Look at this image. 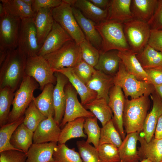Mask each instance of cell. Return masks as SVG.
<instances>
[{
  "instance_id": "cell-1",
  "label": "cell",
  "mask_w": 162,
  "mask_h": 162,
  "mask_svg": "<svg viewBox=\"0 0 162 162\" xmlns=\"http://www.w3.org/2000/svg\"><path fill=\"white\" fill-rule=\"evenodd\" d=\"M27 57L18 47L9 51L0 65V89L8 86L15 92L26 76Z\"/></svg>"
},
{
  "instance_id": "cell-2",
  "label": "cell",
  "mask_w": 162,
  "mask_h": 162,
  "mask_svg": "<svg viewBox=\"0 0 162 162\" xmlns=\"http://www.w3.org/2000/svg\"><path fill=\"white\" fill-rule=\"evenodd\" d=\"M150 106V101L148 96L131 100L125 98L123 120L127 134L142 131Z\"/></svg>"
},
{
  "instance_id": "cell-3",
  "label": "cell",
  "mask_w": 162,
  "mask_h": 162,
  "mask_svg": "<svg viewBox=\"0 0 162 162\" xmlns=\"http://www.w3.org/2000/svg\"><path fill=\"white\" fill-rule=\"evenodd\" d=\"M95 27L102 39L100 52L130 50L124 33L123 22L114 20H107L96 24Z\"/></svg>"
},
{
  "instance_id": "cell-4",
  "label": "cell",
  "mask_w": 162,
  "mask_h": 162,
  "mask_svg": "<svg viewBox=\"0 0 162 162\" xmlns=\"http://www.w3.org/2000/svg\"><path fill=\"white\" fill-rule=\"evenodd\" d=\"M114 77V85L120 87L127 98L136 99L150 95L155 91L154 86L147 82L140 81L128 73L120 61L118 72Z\"/></svg>"
},
{
  "instance_id": "cell-5",
  "label": "cell",
  "mask_w": 162,
  "mask_h": 162,
  "mask_svg": "<svg viewBox=\"0 0 162 162\" xmlns=\"http://www.w3.org/2000/svg\"><path fill=\"white\" fill-rule=\"evenodd\" d=\"M39 87L33 78L26 76L20 87L15 92L12 108L7 123L15 121L23 116L25 112L33 101L34 92Z\"/></svg>"
},
{
  "instance_id": "cell-6",
  "label": "cell",
  "mask_w": 162,
  "mask_h": 162,
  "mask_svg": "<svg viewBox=\"0 0 162 162\" xmlns=\"http://www.w3.org/2000/svg\"><path fill=\"white\" fill-rule=\"evenodd\" d=\"M54 72L65 68H73L82 59L79 44L74 40L67 42L61 47L43 56Z\"/></svg>"
},
{
  "instance_id": "cell-7",
  "label": "cell",
  "mask_w": 162,
  "mask_h": 162,
  "mask_svg": "<svg viewBox=\"0 0 162 162\" xmlns=\"http://www.w3.org/2000/svg\"><path fill=\"white\" fill-rule=\"evenodd\" d=\"M123 25L130 50L137 53L147 44L150 27L147 22L134 18L123 22Z\"/></svg>"
},
{
  "instance_id": "cell-8",
  "label": "cell",
  "mask_w": 162,
  "mask_h": 162,
  "mask_svg": "<svg viewBox=\"0 0 162 162\" xmlns=\"http://www.w3.org/2000/svg\"><path fill=\"white\" fill-rule=\"evenodd\" d=\"M59 6L51 9L55 21L58 23L77 44L86 39L74 15L72 6L62 0Z\"/></svg>"
},
{
  "instance_id": "cell-9",
  "label": "cell",
  "mask_w": 162,
  "mask_h": 162,
  "mask_svg": "<svg viewBox=\"0 0 162 162\" xmlns=\"http://www.w3.org/2000/svg\"><path fill=\"white\" fill-rule=\"evenodd\" d=\"M55 72L43 56H37L27 58L25 69L26 76L34 79L42 91L49 84L56 82Z\"/></svg>"
},
{
  "instance_id": "cell-10",
  "label": "cell",
  "mask_w": 162,
  "mask_h": 162,
  "mask_svg": "<svg viewBox=\"0 0 162 162\" xmlns=\"http://www.w3.org/2000/svg\"><path fill=\"white\" fill-rule=\"evenodd\" d=\"M18 44V47L27 58L38 56L41 46L38 43L34 18L21 20Z\"/></svg>"
},
{
  "instance_id": "cell-11",
  "label": "cell",
  "mask_w": 162,
  "mask_h": 162,
  "mask_svg": "<svg viewBox=\"0 0 162 162\" xmlns=\"http://www.w3.org/2000/svg\"><path fill=\"white\" fill-rule=\"evenodd\" d=\"M20 21L7 13L0 17V50L9 51L18 47Z\"/></svg>"
},
{
  "instance_id": "cell-12",
  "label": "cell",
  "mask_w": 162,
  "mask_h": 162,
  "mask_svg": "<svg viewBox=\"0 0 162 162\" xmlns=\"http://www.w3.org/2000/svg\"><path fill=\"white\" fill-rule=\"evenodd\" d=\"M64 91L66 100L65 107L60 127H63L68 122L78 118L95 117L80 102L77 98V93L69 82L65 85Z\"/></svg>"
},
{
  "instance_id": "cell-13",
  "label": "cell",
  "mask_w": 162,
  "mask_h": 162,
  "mask_svg": "<svg viewBox=\"0 0 162 162\" xmlns=\"http://www.w3.org/2000/svg\"><path fill=\"white\" fill-rule=\"evenodd\" d=\"M125 99L121 88L114 85L109 93L108 104L113 114L112 119L114 124L122 140L125 137L123 120Z\"/></svg>"
},
{
  "instance_id": "cell-14",
  "label": "cell",
  "mask_w": 162,
  "mask_h": 162,
  "mask_svg": "<svg viewBox=\"0 0 162 162\" xmlns=\"http://www.w3.org/2000/svg\"><path fill=\"white\" fill-rule=\"evenodd\" d=\"M72 40L69 34L54 21L52 29L42 44L38 56H44L54 52L67 42Z\"/></svg>"
},
{
  "instance_id": "cell-15",
  "label": "cell",
  "mask_w": 162,
  "mask_h": 162,
  "mask_svg": "<svg viewBox=\"0 0 162 162\" xmlns=\"http://www.w3.org/2000/svg\"><path fill=\"white\" fill-rule=\"evenodd\" d=\"M61 130L54 117L50 116L41 122L34 132L33 143L57 142Z\"/></svg>"
},
{
  "instance_id": "cell-16",
  "label": "cell",
  "mask_w": 162,
  "mask_h": 162,
  "mask_svg": "<svg viewBox=\"0 0 162 162\" xmlns=\"http://www.w3.org/2000/svg\"><path fill=\"white\" fill-rule=\"evenodd\" d=\"M54 75L56 78V82L53 94L54 118L56 122L60 125L64 116L65 107L66 100L64 87L69 81L65 76L60 73L55 72Z\"/></svg>"
},
{
  "instance_id": "cell-17",
  "label": "cell",
  "mask_w": 162,
  "mask_h": 162,
  "mask_svg": "<svg viewBox=\"0 0 162 162\" xmlns=\"http://www.w3.org/2000/svg\"><path fill=\"white\" fill-rule=\"evenodd\" d=\"M151 96L153 102L152 108L147 115L142 130L143 137L147 142L153 137L158 120L162 114V99L155 91Z\"/></svg>"
},
{
  "instance_id": "cell-18",
  "label": "cell",
  "mask_w": 162,
  "mask_h": 162,
  "mask_svg": "<svg viewBox=\"0 0 162 162\" xmlns=\"http://www.w3.org/2000/svg\"><path fill=\"white\" fill-rule=\"evenodd\" d=\"M73 13L86 39L100 51L102 45V39L95 28L96 24L85 17L81 12L74 6H72Z\"/></svg>"
},
{
  "instance_id": "cell-19",
  "label": "cell",
  "mask_w": 162,
  "mask_h": 162,
  "mask_svg": "<svg viewBox=\"0 0 162 162\" xmlns=\"http://www.w3.org/2000/svg\"><path fill=\"white\" fill-rule=\"evenodd\" d=\"M55 72L60 73L67 77L69 82L79 94L81 104L83 106L96 98V93L89 89L86 84L76 75L72 68H64L57 70Z\"/></svg>"
},
{
  "instance_id": "cell-20",
  "label": "cell",
  "mask_w": 162,
  "mask_h": 162,
  "mask_svg": "<svg viewBox=\"0 0 162 162\" xmlns=\"http://www.w3.org/2000/svg\"><path fill=\"white\" fill-rule=\"evenodd\" d=\"M86 85L96 93V98H103L108 102L110 90L114 85V77L96 70Z\"/></svg>"
},
{
  "instance_id": "cell-21",
  "label": "cell",
  "mask_w": 162,
  "mask_h": 162,
  "mask_svg": "<svg viewBox=\"0 0 162 162\" xmlns=\"http://www.w3.org/2000/svg\"><path fill=\"white\" fill-rule=\"evenodd\" d=\"M135 53L130 50L118 51V55L128 73L140 81L151 83L145 70L137 59Z\"/></svg>"
},
{
  "instance_id": "cell-22",
  "label": "cell",
  "mask_w": 162,
  "mask_h": 162,
  "mask_svg": "<svg viewBox=\"0 0 162 162\" xmlns=\"http://www.w3.org/2000/svg\"><path fill=\"white\" fill-rule=\"evenodd\" d=\"M57 143H33L26 153V162H55L53 154Z\"/></svg>"
},
{
  "instance_id": "cell-23",
  "label": "cell",
  "mask_w": 162,
  "mask_h": 162,
  "mask_svg": "<svg viewBox=\"0 0 162 162\" xmlns=\"http://www.w3.org/2000/svg\"><path fill=\"white\" fill-rule=\"evenodd\" d=\"M138 141L140 145L138 150L140 161L147 159L152 162H159L162 160V139L153 137L147 142L143 136L139 135Z\"/></svg>"
},
{
  "instance_id": "cell-24",
  "label": "cell",
  "mask_w": 162,
  "mask_h": 162,
  "mask_svg": "<svg viewBox=\"0 0 162 162\" xmlns=\"http://www.w3.org/2000/svg\"><path fill=\"white\" fill-rule=\"evenodd\" d=\"M51 9L42 8L35 13L34 18L38 43L42 46L52 28L54 20Z\"/></svg>"
},
{
  "instance_id": "cell-25",
  "label": "cell",
  "mask_w": 162,
  "mask_h": 162,
  "mask_svg": "<svg viewBox=\"0 0 162 162\" xmlns=\"http://www.w3.org/2000/svg\"><path fill=\"white\" fill-rule=\"evenodd\" d=\"M139 133L133 132L127 135L118 148L121 161L122 162H139L140 160L137 144Z\"/></svg>"
},
{
  "instance_id": "cell-26",
  "label": "cell",
  "mask_w": 162,
  "mask_h": 162,
  "mask_svg": "<svg viewBox=\"0 0 162 162\" xmlns=\"http://www.w3.org/2000/svg\"><path fill=\"white\" fill-rule=\"evenodd\" d=\"M118 51L112 50L105 52H100L98 63L94 67L97 70L112 76H114L118 71L120 59Z\"/></svg>"
},
{
  "instance_id": "cell-27",
  "label": "cell",
  "mask_w": 162,
  "mask_h": 162,
  "mask_svg": "<svg viewBox=\"0 0 162 162\" xmlns=\"http://www.w3.org/2000/svg\"><path fill=\"white\" fill-rule=\"evenodd\" d=\"M158 0H131L130 9L133 18L148 22L153 16Z\"/></svg>"
},
{
  "instance_id": "cell-28",
  "label": "cell",
  "mask_w": 162,
  "mask_h": 162,
  "mask_svg": "<svg viewBox=\"0 0 162 162\" xmlns=\"http://www.w3.org/2000/svg\"><path fill=\"white\" fill-rule=\"evenodd\" d=\"M73 6L78 9L85 17L96 24L107 20L108 9H100L89 0H76Z\"/></svg>"
},
{
  "instance_id": "cell-29",
  "label": "cell",
  "mask_w": 162,
  "mask_h": 162,
  "mask_svg": "<svg viewBox=\"0 0 162 162\" xmlns=\"http://www.w3.org/2000/svg\"><path fill=\"white\" fill-rule=\"evenodd\" d=\"M54 86L52 84L46 85L41 93L37 97H34L33 101L39 110L46 118L54 117L53 94Z\"/></svg>"
},
{
  "instance_id": "cell-30",
  "label": "cell",
  "mask_w": 162,
  "mask_h": 162,
  "mask_svg": "<svg viewBox=\"0 0 162 162\" xmlns=\"http://www.w3.org/2000/svg\"><path fill=\"white\" fill-rule=\"evenodd\" d=\"M131 0H111L108 9L107 20L124 22L133 19L130 6Z\"/></svg>"
},
{
  "instance_id": "cell-31",
  "label": "cell",
  "mask_w": 162,
  "mask_h": 162,
  "mask_svg": "<svg viewBox=\"0 0 162 162\" xmlns=\"http://www.w3.org/2000/svg\"><path fill=\"white\" fill-rule=\"evenodd\" d=\"M33 133L22 123L14 132L10 143L16 149L26 154L33 143Z\"/></svg>"
},
{
  "instance_id": "cell-32",
  "label": "cell",
  "mask_w": 162,
  "mask_h": 162,
  "mask_svg": "<svg viewBox=\"0 0 162 162\" xmlns=\"http://www.w3.org/2000/svg\"><path fill=\"white\" fill-rule=\"evenodd\" d=\"M6 13L20 20L34 18L35 13L32 8L26 4L22 0H0Z\"/></svg>"
},
{
  "instance_id": "cell-33",
  "label": "cell",
  "mask_w": 162,
  "mask_h": 162,
  "mask_svg": "<svg viewBox=\"0 0 162 162\" xmlns=\"http://www.w3.org/2000/svg\"><path fill=\"white\" fill-rule=\"evenodd\" d=\"M85 119L83 117L79 118L67 123L61 130L58 144L65 143L74 138H86L87 136L83 131Z\"/></svg>"
},
{
  "instance_id": "cell-34",
  "label": "cell",
  "mask_w": 162,
  "mask_h": 162,
  "mask_svg": "<svg viewBox=\"0 0 162 162\" xmlns=\"http://www.w3.org/2000/svg\"><path fill=\"white\" fill-rule=\"evenodd\" d=\"M136 56L144 70L162 67V52L155 50L148 44Z\"/></svg>"
},
{
  "instance_id": "cell-35",
  "label": "cell",
  "mask_w": 162,
  "mask_h": 162,
  "mask_svg": "<svg viewBox=\"0 0 162 162\" xmlns=\"http://www.w3.org/2000/svg\"><path fill=\"white\" fill-rule=\"evenodd\" d=\"M89 110L101 122L102 127L112 119L113 113L107 101L104 98H96L84 106Z\"/></svg>"
},
{
  "instance_id": "cell-36",
  "label": "cell",
  "mask_w": 162,
  "mask_h": 162,
  "mask_svg": "<svg viewBox=\"0 0 162 162\" xmlns=\"http://www.w3.org/2000/svg\"><path fill=\"white\" fill-rule=\"evenodd\" d=\"M15 92L8 86L0 89V127L7 123Z\"/></svg>"
},
{
  "instance_id": "cell-37",
  "label": "cell",
  "mask_w": 162,
  "mask_h": 162,
  "mask_svg": "<svg viewBox=\"0 0 162 162\" xmlns=\"http://www.w3.org/2000/svg\"><path fill=\"white\" fill-rule=\"evenodd\" d=\"M24 118V116L15 121L7 123L0 127V152L8 150H17L11 145L10 140L15 130L23 123Z\"/></svg>"
},
{
  "instance_id": "cell-38",
  "label": "cell",
  "mask_w": 162,
  "mask_h": 162,
  "mask_svg": "<svg viewBox=\"0 0 162 162\" xmlns=\"http://www.w3.org/2000/svg\"><path fill=\"white\" fill-rule=\"evenodd\" d=\"M122 142V137L116 128L112 119L101 128L99 146L109 144L118 148Z\"/></svg>"
},
{
  "instance_id": "cell-39",
  "label": "cell",
  "mask_w": 162,
  "mask_h": 162,
  "mask_svg": "<svg viewBox=\"0 0 162 162\" xmlns=\"http://www.w3.org/2000/svg\"><path fill=\"white\" fill-rule=\"evenodd\" d=\"M53 158L55 162H83L79 152L74 148H69L64 144H58L55 148Z\"/></svg>"
},
{
  "instance_id": "cell-40",
  "label": "cell",
  "mask_w": 162,
  "mask_h": 162,
  "mask_svg": "<svg viewBox=\"0 0 162 162\" xmlns=\"http://www.w3.org/2000/svg\"><path fill=\"white\" fill-rule=\"evenodd\" d=\"M24 116L23 124L33 132L40 122L47 118L37 108L33 101L26 109Z\"/></svg>"
},
{
  "instance_id": "cell-41",
  "label": "cell",
  "mask_w": 162,
  "mask_h": 162,
  "mask_svg": "<svg viewBox=\"0 0 162 162\" xmlns=\"http://www.w3.org/2000/svg\"><path fill=\"white\" fill-rule=\"evenodd\" d=\"M97 119L95 117L85 118L84 124L85 133L87 136L86 142L92 143L97 148L99 146L101 132Z\"/></svg>"
},
{
  "instance_id": "cell-42",
  "label": "cell",
  "mask_w": 162,
  "mask_h": 162,
  "mask_svg": "<svg viewBox=\"0 0 162 162\" xmlns=\"http://www.w3.org/2000/svg\"><path fill=\"white\" fill-rule=\"evenodd\" d=\"M79 45L82 59L94 67L98 62L100 51L86 39L81 42Z\"/></svg>"
},
{
  "instance_id": "cell-43",
  "label": "cell",
  "mask_w": 162,
  "mask_h": 162,
  "mask_svg": "<svg viewBox=\"0 0 162 162\" xmlns=\"http://www.w3.org/2000/svg\"><path fill=\"white\" fill-rule=\"evenodd\" d=\"M83 162H100L97 149L84 140L76 143Z\"/></svg>"
},
{
  "instance_id": "cell-44",
  "label": "cell",
  "mask_w": 162,
  "mask_h": 162,
  "mask_svg": "<svg viewBox=\"0 0 162 162\" xmlns=\"http://www.w3.org/2000/svg\"><path fill=\"white\" fill-rule=\"evenodd\" d=\"M100 162H119L118 148L110 144L99 145L97 148Z\"/></svg>"
},
{
  "instance_id": "cell-45",
  "label": "cell",
  "mask_w": 162,
  "mask_h": 162,
  "mask_svg": "<svg viewBox=\"0 0 162 162\" xmlns=\"http://www.w3.org/2000/svg\"><path fill=\"white\" fill-rule=\"evenodd\" d=\"M72 69L76 75L86 84L90 80L96 70L94 67L82 59L72 68Z\"/></svg>"
},
{
  "instance_id": "cell-46",
  "label": "cell",
  "mask_w": 162,
  "mask_h": 162,
  "mask_svg": "<svg viewBox=\"0 0 162 162\" xmlns=\"http://www.w3.org/2000/svg\"><path fill=\"white\" fill-rule=\"evenodd\" d=\"M26 154L19 150H11L0 152V162H26Z\"/></svg>"
},
{
  "instance_id": "cell-47",
  "label": "cell",
  "mask_w": 162,
  "mask_h": 162,
  "mask_svg": "<svg viewBox=\"0 0 162 162\" xmlns=\"http://www.w3.org/2000/svg\"><path fill=\"white\" fill-rule=\"evenodd\" d=\"M148 23L151 29L162 30V0H158L154 14Z\"/></svg>"
},
{
  "instance_id": "cell-48",
  "label": "cell",
  "mask_w": 162,
  "mask_h": 162,
  "mask_svg": "<svg viewBox=\"0 0 162 162\" xmlns=\"http://www.w3.org/2000/svg\"><path fill=\"white\" fill-rule=\"evenodd\" d=\"M147 44L155 50L162 52V30L151 29Z\"/></svg>"
},
{
  "instance_id": "cell-49",
  "label": "cell",
  "mask_w": 162,
  "mask_h": 162,
  "mask_svg": "<svg viewBox=\"0 0 162 162\" xmlns=\"http://www.w3.org/2000/svg\"><path fill=\"white\" fill-rule=\"evenodd\" d=\"M61 0H33L32 8L35 13L42 8L52 9L60 5Z\"/></svg>"
},
{
  "instance_id": "cell-50",
  "label": "cell",
  "mask_w": 162,
  "mask_h": 162,
  "mask_svg": "<svg viewBox=\"0 0 162 162\" xmlns=\"http://www.w3.org/2000/svg\"><path fill=\"white\" fill-rule=\"evenodd\" d=\"M145 70L154 86L162 84V67Z\"/></svg>"
},
{
  "instance_id": "cell-51",
  "label": "cell",
  "mask_w": 162,
  "mask_h": 162,
  "mask_svg": "<svg viewBox=\"0 0 162 162\" xmlns=\"http://www.w3.org/2000/svg\"><path fill=\"white\" fill-rule=\"evenodd\" d=\"M97 7L103 10L108 9L111 0H89Z\"/></svg>"
},
{
  "instance_id": "cell-52",
  "label": "cell",
  "mask_w": 162,
  "mask_h": 162,
  "mask_svg": "<svg viewBox=\"0 0 162 162\" xmlns=\"http://www.w3.org/2000/svg\"><path fill=\"white\" fill-rule=\"evenodd\" d=\"M154 134L155 138L162 139V114L158 120Z\"/></svg>"
},
{
  "instance_id": "cell-53",
  "label": "cell",
  "mask_w": 162,
  "mask_h": 162,
  "mask_svg": "<svg viewBox=\"0 0 162 162\" xmlns=\"http://www.w3.org/2000/svg\"><path fill=\"white\" fill-rule=\"evenodd\" d=\"M154 86L155 91L162 99V84Z\"/></svg>"
},
{
  "instance_id": "cell-54",
  "label": "cell",
  "mask_w": 162,
  "mask_h": 162,
  "mask_svg": "<svg viewBox=\"0 0 162 162\" xmlns=\"http://www.w3.org/2000/svg\"><path fill=\"white\" fill-rule=\"evenodd\" d=\"M6 14L5 10L2 3H0V17L4 16Z\"/></svg>"
},
{
  "instance_id": "cell-55",
  "label": "cell",
  "mask_w": 162,
  "mask_h": 162,
  "mask_svg": "<svg viewBox=\"0 0 162 162\" xmlns=\"http://www.w3.org/2000/svg\"><path fill=\"white\" fill-rule=\"evenodd\" d=\"M22 1L27 5L32 8L33 0H22Z\"/></svg>"
},
{
  "instance_id": "cell-56",
  "label": "cell",
  "mask_w": 162,
  "mask_h": 162,
  "mask_svg": "<svg viewBox=\"0 0 162 162\" xmlns=\"http://www.w3.org/2000/svg\"><path fill=\"white\" fill-rule=\"evenodd\" d=\"M119 162H122L120 161ZM139 162H152L151 160L147 159H143Z\"/></svg>"
},
{
  "instance_id": "cell-57",
  "label": "cell",
  "mask_w": 162,
  "mask_h": 162,
  "mask_svg": "<svg viewBox=\"0 0 162 162\" xmlns=\"http://www.w3.org/2000/svg\"><path fill=\"white\" fill-rule=\"evenodd\" d=\"M162 162V160H161L160 161V162Z\"/></svg>"
}]
</instances>
